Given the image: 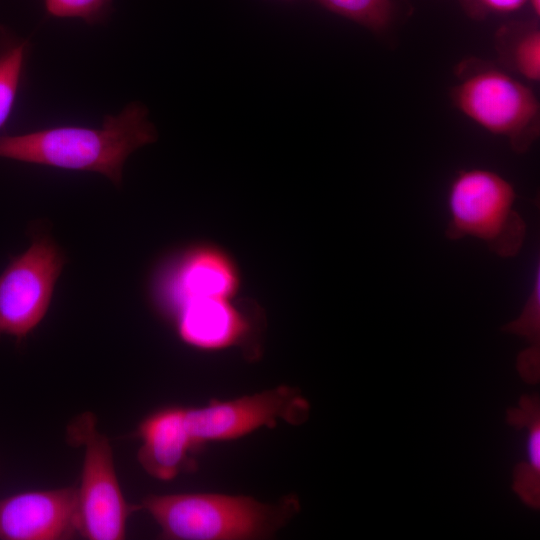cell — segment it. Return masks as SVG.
<instances>
[{
  "mask_svg": "<svg viewBox=\"0 0 540 540\" xmlns=\"http://www.w3.org/2000/svg\"><path fill=\"white\" fill-rule=\"evenodd\" d=\"M516 36L509 48L512 68L530 81L540 79V31L536 24L513 26Z\"/></svg>",
  "mask_w": 540,
  "mask_h": 540,
  "instance_id": "2e32d148",
  "label": "cell"
},
{
  "mask_svg": "<svg viewBox=\"0 0 540 540\" xmlns=\"http://www.w3.org/2000/svg\"><path fill=\"white\" fill-rule=\"evenodd\" d=\"M142 441L138 460L144 470L159 480H172L195 465L194 444L186 422L185 408L168 407L156 411L140 424Z\"/></svg>",
  "mask_w": 540,
  "mask_h": 540,
  "instance_id": "8fae6325",
  "label": "cell"
},
{
  "mask_svg": "<svg viewBox=\"0 0 540 540\" xmlns=\"http://www.w3.org/2000/svg\"><path fill=\"white\" fill-rule=\"evenodd\" d=\"M241 273L222 247L199 243L178 253L162 268L155 286L161 311L173 317L184 304L202 298H235Z\"/></svg>",
  "mask_w": 540,
  "mask_h": 540,
  "instance_id": "ba28073f",
  "label": "cell"
},
{
  "mask_svg": "<svg viewBox=\"0 0 540 540\" xmlns=\"http://www.w3.org/2000/svg\"><path fill=\"white\" fill-rule=\"evenodd\" d=\"M527 2L530 4L533 12L537 16H539V14H540V0H528Z\"/></svg>",
  "mask_w": 540,
  "mask_h": 540,
  "instance_id": "d6986e66",
  "label": "cell"
},
{
  "mask_svg": "<svg viewBox=\"0 0 540 540\" xmlns=\"http://www.w3.org/2000/svg\"><path fill=\"white\" fill-rule=\"evenodd\" d=\"M528 0H462L464 8L480 17L489 13L506 14L522 8Z\"/></svg>",
  "mask_w": 540,
  "mask_h": 540,
  "instance_id": "ac0fdd59",
  "label": "cell"
},
{
  "mask_svg": "<svg viewBox=\"0 0 540 540\" xmlns=\"http://www.w3.org/2000/svg\"><path fill=\"white\" fill-rule=\"evenodd\" d=\"M309 411V402L288 386L185 408L188 430L197 448L207 442L233 440L264 426L273 427L278 420L299 425L308 418Z\"/></svg>",
  "mask_w": 540,
  "mask_h": 540,
  "instance_id": "52a82bcc",
  "label": "cell"
},
{
  "mask_svg": "<svg viewBox=\"0 0 540 540\" xmlns=\"http://www.w3.org/2000/svg\"><path fill=\"white\" fill-rule=\"evenodd\" d=\"M332 13L373 31L387 28L393 16L391 0H316Z\"/></svg>",
  "mask_w": 540,
  "mask_h": 540,
  "instance_id": "9a60e30c",
  "label": "cell"
},
{
  "mask_svg": "<svg viewBox=\"0 0 540 540\" xmlns=\"http://www.w3.org/2000/svg\"><path fill=\"white\" fill-rule=\"evenodd\" d=\"M28 39L0 25V131L10 118L30 52Z\"/></svg>",
  "mask_w": 540,
  "mask_h": 540,
  "instance_id": "4fadbf2b",
  "label": "cell"
},
{
  "mask_svg": "<svg viewBox=\"0 0 540 540\" xmlns=\"http://www.w3.org/2000/svg\"><path fill=\"white\" fill-rule=\"evenodd\" d=\"M67 437L84 448L78 488L79 533L90 540L123 539L133 507L122 494L109 440L99 432L90 412L74 418L67 427Z\"/></svg>",
  "mask_w": 540,
  "mask_h": 540,
  "instance_id": "277c9868",
  "label": "cell"
},
{
  "mask_svg": "<svg viewBox=\"0 0 540 540\" xmlns=\"http://www.w3.org/2000/svg\"><path fill=\"white\" fill-rule=\"evenodd\" d=\"M296 505L263 504L252 497L216 493L150 495L142 507L173 540H245L270 535Z\"/></svg>",
  "mask_w": 540,
  "mask_h": 540,
  "instance_id": "7a4b0ae2",
  "label": "cell"
},
{
  "mask_svg": "<svg viewBox=\"0 0 540 540\" xmlns=\"http://www.w3.org/2000/svg\"><path fill=\"white\" fill-rule=\"evenodd\" d=\"M258 311V310H257ZM254 305L234 298H202L184 304L172 317L180 339L204 351L246 345L254 333Z\"/></svg>",
  "mask_w": 540,
  "mask_h": 540,
  "instance_id": "30bf717a",
  "label": "cell"
},
{
  "mask_svg": "<svg viewBox=\"0 0 540 540\" xmlns=\"http://www.w3.org/2000/svg\"><path fill=\"white\" fill-rule=\"evenodd\" d=\"M537 396H523L519 407L508 410L507 420L526 429L525 460L514 471V490L529 506L540 504V409Z\"/></svg>",
  "mask_w": 540,
  "mask_h": 540,
  "instance_id": "7c38bea8",
  "label": "cell"
},
{
  "mask_svg": "<svg viewBox=\"0 0 540 540\" xmlns=\"http://www.w3.org/2000/svg\"><path fill=\"white\" fill-rule=\"evenodd\" d=\"M503 330L525 337L531 344L528 349L519 354L517 369L527 383H537L540 375L539 269H537L531 293L520 316L508 323Z\"/></svg>",
  "mask_w": 540,
  "mask_h": 540,
  "instance_id": "5bb4252c",
  "label": "cell"
},
{
  "mask_svg": "<svg viewBox=\"0 0 540 540\" xmlns=\"http://www.w3.org/2000/svg\"><path fill=\"white\" fill-rule=\"evenodd\" d=\"M515 199L513 186L499 174L485 169L460 171L447 196V237H472L500 257L515 256L526 238V224L514 208Z\"/></svg>",
  "mask_w": 540,
  "mask_h": 540,
  "instance_id": "3957f363",
  "label": "cell"
},
{
  "mask_svg": "<svg viewBox=\"0 0 540 540\" xmlns=\"http://www.w3.org/2000/svg\"><path fill=\"white\" fill-rule=\"evenodd\" d=\"M64 264L57 245L36 236L29 248L13 257L0 274V337L18 342L42 321Z\"/></svg>",
  "mask_w": 540,
  "mask_h": 540,
  "instance_id": "8992f818",
  "label": "cell"
},
{
  "mask_svg": "<svg viewBox=\"0 0 540 540\" xmlns=\"http://www.w3.org/2000/svg\"><path fill=\"white\" fill-rule=\"evenodd\" d=\"M48 15L56 18H78L89 25L108 19L113 0H44Z\"/></svg>",
  "mask_w": 540,
  "mask_h": 540,
  "instance_id": "e0dca14e",
  "label": "cell"
},
{
  "mask_svg": "<svg viewBox=\"0 0 540 540\" xmlns=\"http://www.w3.org/2000/svg\"><path fill=\"white\" fill-rule=\"evenodd\" d=\"M456 108L486 131L526 151L540 128V105L532 89L496 69L466 76L451 90Z\"/></svg>",
  "mask_w": 540,
  "mask_h": 540,
  "instance_id": "5b68a950",
  "label": "cell"
},
{
  "mask_svg": "<svg viewBox=\"0 0 540 540\" xmlns=\"http://www.w3.org/2000/svg\"><path fill=\"white\" fill-rule=\"evenodd\" d=\"M76 532L77 488L26 491L0 500V539L60 540Z\"/></svg>",
  "mask_w": 540,
  "mask_h": 540,
  "instance_id": "9c48e42d",
  "label": "cell"
},
{
  "mask_svg": "<svg viewBox=\"0 0 540 540\" xmlns=\"http://www.w3.org/2000/svg\"><path fill=\"white\" fill-rule=\"evenodd\" d=\"M147 107L128 103L104 117L100 127L59 126L17 135H0V157L104 175L120 185L127 158L157 140Z\"/></svg>",
  "mask_w": 540,
  "mask_h": 540,
  "instance_id": "6da1fadb",
  "label": "cell"
}]
</instances>
